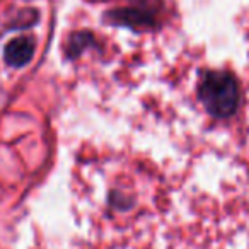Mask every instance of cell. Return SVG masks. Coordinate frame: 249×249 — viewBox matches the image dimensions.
<instances>
[{
	"label": "cell",
	"instance_id": "obj_1",
	"mask_svg": "<svg viewBox=\"0 0 249 249\" xmlns=\"http://www.w3.org/2000/svg\"><path fill=\"white\" fill-rule=\"evenodd\" d=\"M200 101L215 118H227L237 107V82L229 72H208L200 86Z\"/></svg>",
	"mask_w": 249,
	"mask_h": 249
},
{
	"label": "cell",
	"instance_id": "obj_2",
	"mask_svg": "<svg viewBox=\"0 0 249 249\" xmlns=\"http://www.w3.org/2000/svg\"><path fill=\"white\" fill-rule=\"evenodd\" d=\"M33 55H35V41L29 36L11 39L4 48V60L14 69L26 67L33 60Z\"/></svg>",
	"mask_w": 249,
	"mask_h": 249
}]
</instances>
